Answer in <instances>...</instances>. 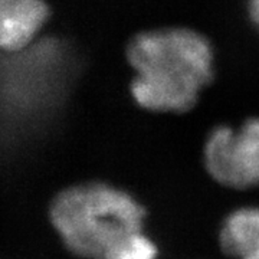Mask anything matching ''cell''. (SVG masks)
Masks as SVG:
<instances>
[{
    "mask_svg": "<svg viewBox=\"0 0 259 259\" xmlns=\"http://www.w3.org/2000/svg\"><path fill=\"white\" fill-rule=\"evenodd\" d=\"M157 248L154 242L141 232L133 233L115 245L104 259H156Z\"/></svg>",
    "mask_w": 259,
    "mask_h": 259,
    "instance_id": "cell-6",
    "label": "cell"
},
{
    "mask_svg": "<svg viewBox=\"0 0 259 259\" xmlns=\"http://www.w3.org/2000/svg\"><path fill=\"white\" fill-rule=\"evenodd\" d=\"M203 153L207 173L218 183L232 189L259 186V118H249L239 127H216Z\"/></svg>",
    "mask_w": 259,
    "mask_h": 259,
    "instance_id": "cell-3",
    "label": "cell"
},
{
    "mask_svg": "<svg viewBox=\"0 0 259 259\" xmlns=\"http://www.w3.org/2000/svg\"><path fill=\"white\" fill-rule=\"evenodd\" d=\"M127 59L136 72L131 97L148 111H189L212 81V45L192 29L141 32L130 40Z\"/></svg>",
    "mask_w": 259,
    "mask_h": 259,
    "instance_id": "cell-1",
    "label": "cell"
},
{
    "mask_svg": "<svg viewBox=\"0 0 259 259\" xmlns=\"http://www.w3.org/2000/svg\"><path fill=\"white\" fill-rule=\"evenodd\" d=\"M225 253L243 258L259 248V206L236 209L223 221L219 233Z\"/></svg>",
    "mask_w": 259,
    "mask_h": 259,
    "instance_id": "cell-5",
    "label": "cell"
},
{
    "mask_svg": "<svg viewBox=\"0 0 259 259\" xmlns=\"http://www.w3.org/2000/svg\"><path fill=\"white\" fill-rule=\"evenodd\" d=\"M248 13L252 23L259 29V0H248Z\"/></svg>",
    "mask_w": 259,
    "mask_h": 259,
    "instance_id": "cell-7",
    "label": "cell"
},
{
    "mask_svg": "<svg viewBox=\"0 0 259 259\" xmlns=\"http://www.w3.org/2000/svg\"><path fill=\"white\" fill-rule=\"evenodd\" d=\"M49 216L72 253L104 259L115 245L141 232L146 210L124 190L105 183H87L58 194Z\"/></svg>",
    "mask_w": 259,
    "mask_h": 259,
    "instance_id": "cell-2",
    "label": "cell"
},
{
    "mask_svg": "<svg viewBox=\"0 0 259 259\" xmlns=\"http://www.w3.org/2000/svg\"><path fill=\"white\" fill-rule=\"evenodd\" d=\"M241 259H259V248H258V249L252 250L250 253L245 255V256H243V258H241Z\"/></svg>",
    "mask_w": 259,
    "mask_h": 259,
    "instance_id": "cell-8",
    "label": "cell"
},
{
    "mask_svg": "<svg viewBox=\"0 0 259 259\" xmlns=\"http://www.w3.org/2000/svg\"><path fill=\"white\" fill-rule=\"evenodd\" d=\"M48 18L45 0H0V49L13 52L28 47Z\"/></svg>",
    "mask_w": 259,
    "mask_h": 259,
    "instance_id": "cell-4",
    "label": "cell"
}]
</instances>
